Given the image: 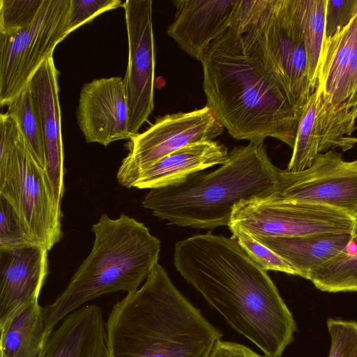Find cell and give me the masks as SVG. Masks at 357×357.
Segmentation results:
<instances>
[{
  "instance_id": "12",
  "label": "cell",
  "mask_w": 357,
  "mask_h": 357,
  "mask_svg": "<svg viewBox=\"0 0 357 357\" xmlns=\"http://www.w3.org/2000/svg\"><path fill=\"white\" fill-rule=\"evenodd\" d=\"M122 6L128 41V61L123 83L131 138L139 133L154 108L155 50L152 1L127 0Z\"/></svg>"
},
{
  "instance_id": "7",
  "label": "cell",
  "mask_w": 357,
  "mask_h": 357,
  "mask_svg": "<svg viewBox=\"0 0 357 357\" xmlns=\"http://www.w3.org/2000/svg\"><path fill=\"white\" fill-rule=\"evenodd\" d=\"M245 27L255 32L294 104L303 112L314 91L291 0H240L233 29L241 35Z\"/></svg>"
},
{
  "instance_id": "23",
  "label": "cell",
  "mask_w": 357,
  "mask_h": 357,
  "mask_svg": "<svg viewBox=\"0 0 357 357\" xmlns=\"http://www.w3.org/2000/svg\"><path fill=\"white\" fill-rule=\"evenodd\" d=\"M308 280L323 291H357V229L344 250L312 271Z\"/></svg>"
},
{
  "instance_id": "29",
  "label": "cell",
  "mask_w": 357,
  "mask_h": 357,
  "mask_svg": "<svg viewBox=\"0 0 357 357\" xmlns=\"http://www.w3.org/2000/svg\"><path fill=\"white\" fill-rule=\"evenodd\" d=\"M354 18V40L346 59L344 75L331 102L326 106L328 108L357 107V11Z\"/></svg>"
},
{
  "instance_id": "20",
  "label": "cell",
  "mask_w": 357,
  "mask_h": 357,
  "mask_svg": "<svg viewBox=\"0 0 357 357\" xmlns=\"http://www.w3.org/2000/svg\"><path fill=\"white\" fill-rule=\"evenodd\" d=\"M0 332V357H36L49 337L38 301L18 311Z\"/></svg>"
},
{
  "instance_id": "28",
  "label": "cell",
  "mask_w": 357,
  "mask_h": 357,
  "mask_svg": "<svg viewBox=\"0 0 357 357\" xmlns=\"http://www.w3.org/2000/svg\"><path fill=\"white\" fill-rule=\"evenodd\" d=\"M38 246L26 231L13 206L0 197V249Z\"/></svg>"
},
{
  "instance_id": "27",
  "label": "cell",
  "mask_w": 357,
  "mask_h": 357,
  "mask_svg": "<svg viewBox=\"0 0 357 357\" xmlns=\"http://www.w3.org/2000/svg\"><path fill=\"white\" fill-rule=\"evenodd\" d=\"M229 230L241 247L263 270L298 275L296 270L286 260L247 232L239 229Z\"/></svg>"
},
{
  "instance_id": "16",
  "label": "cell",
  "mask_w": 357,
  "mask_h": 357,
  "mask_svg": "<svg viewBox=\"0 0 357 357\" xmlns=\"http://www.w3.org/2000/svg\"><path fill=\"white\" fill-rule=\"evenodd\" d=\"M58 78L59 71L51 57L36 72L27 87L42 125L47 172L56 197L61 202L64 169Z\"/></svg>"
},
{
  "instance_id": "17",
  "label": "cell",
  "mask_w": 357,
  "mask_h": 357,
  "mask_svg": "<svg viewBox=\"0 0 357 357\" xmlns=\"http://www.w3.org/2000/svg\"><path fill=\"white\" fill-rule=\"evenodd\" d=\"M36 357H108L100 307L84 305L68 314Z\"/></svg>"
},
{
  "instance_id": "5",
  "label": "cell",
  "mask_w": 357,
  "mask_h": 357,
  "mask_svg": "<svg viewBox=\"0 0 357 357\" xmlns=\"http://www.w3.org/2000/svg\"><path fill=\"white\" fill-rule=\"evenodd\" d=\"M93 247L66 289L43 307L48 335L85 303L116 291H137L158 264L161 243L142 222L122 213L102 214L92 225Z\"/></svg>"
},
{
  "instance_id": "4",
  "label": "cell",
  "mask_w": 357,
  "mask_h": 357,
  "mask_svg": "<svg viewBox=\"0 0 357 357\" xmlns=\"http://www.w3.org/2000/svg\"><path fill=\"white\" fill-rule=\"evenodd\" d=\"M279 171L264 143L250 142L234 147L214 171L150 190L142 206L171 225L208 230L228 227L236 204L275 190Z\"/></svg>"
},
{
  "instance_id": "9",
  "label": "cell",
  "mask_w": 357,
  "mask_h": 357,
  "mask_svg": "<svg viewBox=\"0 0 357 357\" xmlns=\"http://www.w3.org/2000/svg\"><path fill=\"white\" fill-rule=\"evenodd\" d=\"M70 0H45L36 20L17 32L0 34V104L7 106L27 87L41 65L68 35Z\"/></svg>"
},
{
  "instance_id": "22",
  "label": "cell",
  "mask_w": 357,
  "mask_h": 357,
  "mask_svg": "<svg viewBox=\"0 0 357 357\" xmlns=\"http://www.w3.org/2000/svg\"><path fill=\"white\" fill-rule=\"evenodd\" d=\"M319 94V93H318ZM357 107L331 109L319 100L317 121L319 138V153L339 148L346 151L354 146L357 138L353 136L357 129Z\"/></svg>"
},
{
  "instance_id": "18",
  "label": "cell",
  "mask_w": 357,
  "mask_h": 357,
  "mask_svg": "<svg viewBox=\"0 0 357 357\" xmlns=\"http://www.w3.org/2000/svg\"><path fill=\"white\" fill-rule=\"evenodd\" d=\"M229 158L227 149L213 140L195 143L162 158L144 172L133 184L137 189H155L174 185L188 177Z\"/></svg>"
},
{
  "instance_id": "30",
  "label": "cell",
  "mask_w": 357,
  "mask_h": 357,
  "mask_svg": "<svg viewBox=\"0 0 357 357\" xmlns=\"http://www.w3.org/2000/svg\"><path fill=\"white\" fill-rule=\"evenodd\" d=\"M331 336L328 357H357V322L328 319Z\"/></svg>"
},
{
  "instance_id": "31",
  "label": "cell",
  "mask_w": 357,
  "mask_h": 357,
  "mask_svg": "<svg viewBox=\"0 0 357 357\" xmlns=\"http://www.w3.org/2000/svg\"><path fill=\"white\" fill-rule=\"evenodd\" d=\"M123 4L120 0H70L66 22L68 35L98 15Z\"/></svg>"
},
{
  "instance_id": "6",
  "label": "cell",
  "mask_w": 357,
  "mask_h": 357,
  "mask_svg": "<svg viewBox=\"0 0 357 357\" xmlns=\"http://www.w3.org/2000/svg\"><path fill=\"white\" fill-rule=\"evenodd\" d=\"M0 197L14 208L31 239L50 250L62 238L61 204L47 169L36 162L17 123L0 116Z\"/></svg>"
},
{
  "instance_id": "33",
  "label": "cell",
  "mask_w": 357,
  "mask_h": 357,
  "mask_svg": "<svg viewBox=\"0 0 357 357\" xmlns=\"http://www.w3.org/2000/svg\"><path fill=\"white\" fill-rule=\"evenodd\" d=\"M208 357H265L242 344L218 340Z\"/></svg>"
},
{
  "instance_id": "24",
  "label": "cell",
  "mask_w": 357,
  "mask_h": 357,
  "mask_svg": "<svg viewBox=\"0 0 357 357\" xmlns=\"http://www.w3.org/2000/svg\"><path fill=\"white\" fill-rule=\"evenodd\" d=\"M319 94L315 91L305 105L300 119L293 153L287 170L300 172L310 167L319 154L317 121Z\"/></svg>"
},
{
  "instance_id": "3",
  "label": "cell",
  "mask_w": 357,
  "mask_h": 357,
  "mask_svg": "<svg viewBox=\"0 0 357 357\" xmlns=\"http://www.w3.org/2000/svg\"><path fill=\"white\" fill-rule=\"evenodd\" d=\"M105 328L108 357H208L222 337L159 264L113 306Z\"/></svg>"
},
{
  "instance_id": "26",
  "label": "cell",
  "mask_w": 357,
  "mask_h": 357,
  "mask_svg": "<svg viewBox=\"0 0 357 357\" xmlns=\"http://www.w3.org/2000/svg\"><path fill=\"white\" fill-rule=\"evenodd\" d=\"M45 0H0V34L8 35L30 26Z\"/></svg>"
},
{
  "instance_id": "1",
  "label": "cell",
  "mask_w": 357,
  "mask_h": 357,
  "mask_svg": "<svg viewBox=\"0 0 357 357\" xmlns=\"http://www.w3.org/2000/svg\"><path fill=\"white\" fill-rule=\"evenodd\" d=\"M174 264L183 278L227 323L263 353L281 357L296 324L276 286L235 238L211 232L175 243Z\"/></svg>"
},
{
  "instance_id": "34",
  "label": "cell",
  "mask_w": 357,
  "mask_h": 357,
  "mask_svg": "<svg viewBox=\"0 0 357 357\" xmlns=\"http://www.w3.org/2000/svg\"><path fill=\"white\" fill-rule=\"evenodd\" d=\"M356 163L357 164V160H355Z\"/></svg>"
},
{
  "instance_id": "21",
  "label": "cell",
  "mask_w": 357,
  "mask_h": 357,
  "mask_svg": "<svg viewBox=\"0 0 357 357\" xmlns=\"http://www.w3.org/2000/svg\"><path fill=\"white\" fill-rule=\"evenodd\" d=\"M307 55L308 77L315 91L325 31L326 0H291Z\"/></svg>"
},
{
  "instance_id": "19",
  "label": "cell",
  "mask_w": 357,
  "mask_h": 357,
  "mask_svg": "<svg viewBox=\"0 0 357 357\" xmlns=\"http://www.w3.org/2000/svg\"><path fill=\"white\" fill-rule=\"evenodd\" d=\"M354 234L328 232L298 237H252L291 264L298 276L308 280L312 271L342 252Z\"/></svg>"
},
{
  "instance_id": "15",
  "label": "cell",
  "mask_w": 357,
  "mask_h": 357,
  "mask_svg": "<svg viewBox=\"0 0 357 357\" xmlns=\"http://www.w3.org/2000/svg\"><path fill=\"white\" fill-rule=\"evenodd\" d=\"M167 33L178 46L200 61L207 47L230 28L238 0H177Z\"/></svg>"
},
{
  "instance_id": "25",
  "label": "cell",
  "mask_w": 357,
  "mask_h": 357,
  "mask_svg": "<svg viewBox=\"0 0 357 357\" xmlns=\"http://www.w3.org/2000/svg\"><path fill=\"white\" fill-rule=\"evenodd\" d=\"M7 106L6 113L13 116L17 123L20 132L36 162L42 168L47 169L42 125L28 87Z\"/></svg>"
},
{
  "instance_id": "32",
  "label": "cell",
  "mask_w": 357,
  "mask_h": 357,
  "mask_svg": "<svg viewBox=\"0 0 357 357\" xmlns=\"http://www.w3.org/2000/svg\"><path fill=\"white\" fill-rule=\"evenodd\" d=\"M357 11V0H326L324 40L333 37L351 20Z\"/></svg>"
},
{
  "instance_id": "2",
  "label": "cell",
  "mask_w": 357,
  "mask_h": 357,
  "mask_svg": "<svg viewBox=\"0 0 357 357\" xmlns=\"http://www.w3.org/2000/svg\"><path fill=\"white\" fill-rule=\"evenodd\" d=\"M208 106L237 140L264 143L273 137L292 149L303 112L288 92L249 27L229 28L200 60Z\"/></svg>"
},
{
  "instance_id": "8",
  "label": "cell",
  "mask_w": 357,
  "mask_h": 357,
  "mask_svg": "<svg viewBox=\"0 0 357 357\" xmlns=\"http://www.w3.org/2000/svg\"><path fill=\"white\" fill-rule=\"evenodd\" d=\"M228 227L239 229L253 237L354 234L357 219L331 207L282 199L274 191L236 204Z\"/></svg>"
},
{
  "instance_id": "10",
  "label": "cell",
  "mask_w": 357,
  "mask_h": 357,
  "mask_svg": "<svg viewBox=\"0 0 357 357\" xmlns=\"http://www.w3.org/2000/svg\"><path fill=\"white\" fill-rule=\"evenodd\" d=\"M223 129L206 105L160 116L146 130L130 139L129 152L118 169L116 180L123 187L132 188L139 176L162 158L188 145L212 140Z\"/></svg>"
},
{
  "instance_id": "14",
  "label": "cell",
  "mask_w": 357,
  "mask_h": 357,
  "mask_svg": "<svg viewBox=\"0 0 357 357\" xmlns=\"http://www.w3.org/2000/svg\"><path fill=\"white\" fill-rule=\"evenodd\" d=\"M47 252L40 246L0 249V327L38 301L48 274Z\"/></svg>"
},
{
  "instance_id": "13",
  "label": "cell",
  "mask_w": 357,
  "mask_h": 357,
  "mask_svg": "<svg viewBox=\"0 0 357 357\" xmlns=\"http://www.w3.org/2000/svg\"><path fill=\"white\" fill-rule=\"evenodd\" d=\"M76 116L87 142L107 146L118 140L130 139L123 79L112 77L86 83L79 93Z\"/></svg>"
},
{
  "instance_id": "11",
  "label": "cell",
  "mask_w": 357,
  "mask_h": 357,
  "mask_svg": "<svg viewBox=\"0 0 357 357\" xmlns=\"http://www.w3.org/2000/svg\"><path fill=\"white\" fill-rule=\"evenodd\" d=\"M275 193L281 199L331 207L357 219V164L331 150L300 172L280 170Z\"/></svg>"
}]
</instances>
